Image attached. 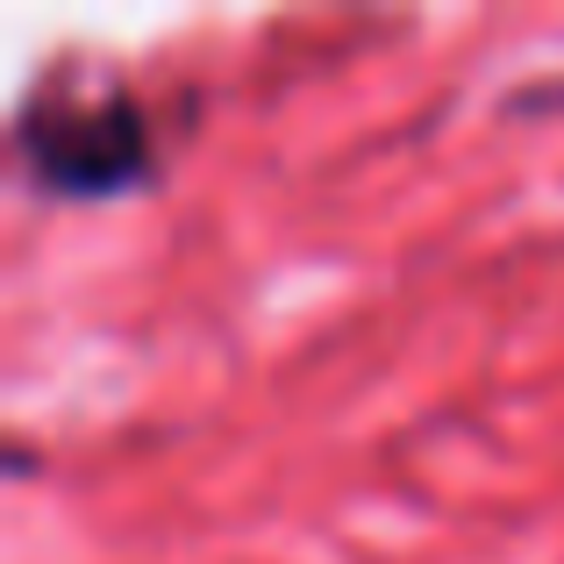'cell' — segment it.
I'll list each match as a JSON object with an SVG mask.
<instances>
[{
	"label": "cell",
	"mask_w": 564,
	"mask_h": 564,
	"mask_svg": "<svg viewBox=\"0 0 564 564\" xmlns=\"http://www.w3.org/2000/svg\"><path fill=\"white\" fill-rule=\"evenodd\" d=\"M29 180L57 200H115L151 180V122L129 94H36L14 122Z\"/></svg>",
	"instance_id": "1"
}]
</instances>
